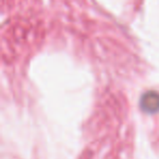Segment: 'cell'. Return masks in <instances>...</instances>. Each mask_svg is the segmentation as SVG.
I'll use <instances>...</instances> for the list:
<instances>
[{
  "label": "cell",
  "mask_w": 159,
  "mask_h": 159,
  "mask_svg": "<svg viewBox=\"0 0 159 159\" xmlns=\"http://www.w3.org/2000/svg\"><path fill=\"white\" fill-rule=\"evenodd\" d=\"M140 108L147 115L159 113V93L156 91H147L141 96Z\"/></svg>",
  "instance_id": "6da1fadb"
}]
</instances>
